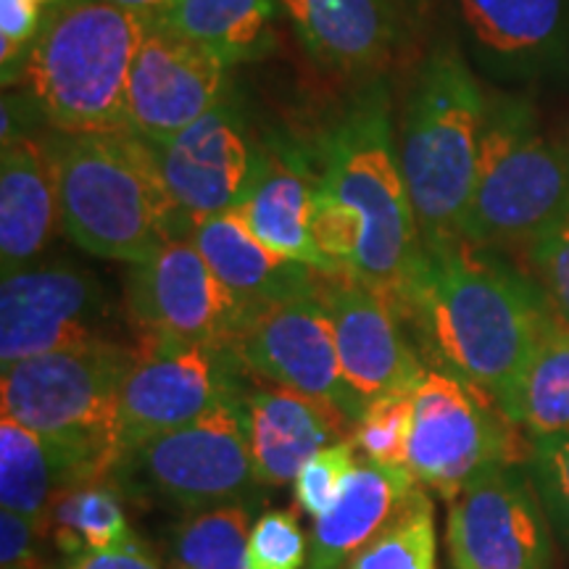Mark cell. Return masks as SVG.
Instances as JSON below:
<instances>
[{
  "label": "cell",
  "mask_w": 569,
  "mask_h": 569,
  "mask_svg": "<svg viewBox=\"0 0 569 569\" xmlns=\"http://www.w3.org/2000/svg\"><path fill=\"white\" fill-rule=\"evenodd\" d=\"M274 3L277 0H174L156 21L232 67L261 59L269 51Z\"/></svg>",
  "instance_id": "484cf974"
},
{
  "label": "cell",
  "mask_w": 569,
  "mask_h": 569,
  "mask_svg": "<svg viewBox=\"0 0 569 569\" xmlns=\"http://www.w3.org/2000/svg\"><path fill=\"white\" fill-rule=\"evenodd\" d=\"M132 361L134 346L119 340L17 361L3 367L0 407L59 446L84 482L106 480L122 459L119 393Z\"/></svg>",
  "instance_id": "8992f818"
},
{
  "label": "cell",
  "mask_w": 569,
  "mask_h": 569,
  "mask_svg": "<svg viewBox=\"0 0 569 569\" xmlns=\"http://www.w3.org/2000/svg\"><path fill=\"white\" fill-rule=\"evenodd\" d=\"M227 63L163 27L146 21L127 88L130 132L161 146L227 98Z\"/></svg>",
  "instance_id": "9a60e30c"
},
{
  "label": "cell",
  "mask_w": 569,
  "mask_h": 569,
  "mask_svg": "<svg viewBox=\"0 0 569 569\" xmlns=\"http://www.w3.org/2000/svg\"><path fill=\"white\" fill-rule=\"evenodd\" d=\"M567 213L569 148L540 132L528 103L490 101L461 240L482 251L528 248Z\"/></svg>",
  "instance_id": "52a82bcc"
},
{
  "label": "cell",
  "mask_w": 569,
  "mask_h": 569,
  "mask_svg": "<svg viewBox=\"0 0 569 569\" xmlns=\"http://www.w3.org/2000/svg\"><path fill=\"white\" fill-rule=\"evenodd\" d=\"M528 472L551 528L569 549V430L532 443Z\"/></svg>",
  "instance_id": "836d02e7"
},
{
  "label": "cell",
  "mask_w": 569,
  "mask_h": 569,
  "mask_svg": "<svg viewBox=\"0 0 569 569\" xmlns=\"http://www.w3.org/2000/svg\"><path fill=\"white\" fill-rule=\"evenodd\" d=\"M319 190L361 219V246L346 274L401 309L425 246L382 98H369L330 138Z\"/></svg>",
  "instance_id": "5b68a950"
},
{
  "label": "cell",
  "mask_w": 569,
  "mask_h": 569,
  "mask_svg": "<svg viewBox=\"0 0 569 569\" xmlns=\"http://www.w3.org/2000/svg\"><path fill=\"white\" fill-rule=\"evenodd\" d=\"M525 261L549 309L569 325V213L525 248Z\"/></svg>",
  "instance_id": "e575fe53"
},
{
  "label": "cell",
  "mask_w": 569,
  "mask_h": 569,
  "mask_svg": "<svg viewBox=\"0 0 569 569\" xmlns=\"http://www.w3.org/2000/svg\"><path fill=\"white\" fill-rule=\"evenodd\" d=\"M38 6H48V3H56V0H34Z\"/></svg>",
  "instance_id": "60d3db41"
},
{
  "label": "cell",
  "mask_w": 569,
  "mask_h": 569,
  "mask_svg": "<svg viewBox=\"0 0 569 569\" xmlns=\"http://www.w3.org/2000/svg\"><path fill=\"white\" fill-rule=\"evenodd\" d=\"M46 538L34 519L0 511V569H46L40 559V540Z\"/></svg>",
  "instance_id": "74e56055"
},
{
  "label": "cell",
  "mask_w": 569,
  "mask_h": 569,
  "mask_svg": "<svg viewBox=\"0 0 569 569\" xmlns=\"http://www.w3.org/2000/svg\"><path fill=\"white\" fill-rule=\"evenodd\" d=\"M436 507L427 488L417 486L390 517V522L356 551L343 569H436Z\"/></svg>",
  "instance_id": "f546056e"
},
{
  "label": "cell",
  "mask_w": 569,
  "mask_h": 569,
  "mask_svg": "<svg viewBox=\"0 0 569 569\" xmlns=\"http://www.w3.org/2000/svg\"><path fill=\"white\" fill-rule=\"evenodd\" d=\"M253 509L243 503L188 511L167 532L172 569H248Z\"/></svg>",
  "instance_id": "f1b7e54d"
},
{
  "label": "cell",
  "mask_w": 569,
  "mask_h": 569,
  "mask_svg": "<svg viewBox=\"0 0 569 569\" xmlns=\"http://www.w3.org/2000/svg\"><path fill=\"white\" fill-rule=\"evenodd\" d=\"M106 3L119 6V9L134 13V17H140L142 21H156L167 13V9L174 0H106Z\"/></svg>",
  "instance_id": "ab89813d"
},
{
  "label": "cell",
  "mask_w": 569,
  "mask_h": 569,
  "mask_svg": "<svg viewBox=\"0 0 569 569\" xmlns=\"http://www.w3.org/2000/svg\"><path fill=\"white\" fill-rule=\"evenodd\" d=\"M356 457H359V448L353 446L351 438L338 440V443L315 453L301 467L293 482L298 507L315 519L336 507L340 493H343L348 475H351L356 465Z\"/></svg>",
  "instance_id": "d6a6232c"
},
{
  "label": "cell",
  "mask_w": 569,
  "mask_h": 569,
  "mask_svg": "<svg viewBox=\"0 0 569 569\" xmlns=\"http://www.w3.org/2000/svg\"><path fill=\"white\" fill-rule=\"evenodd\" d=\"M234 351L259 380L322 401L351 425L365 415L367 403L346 382L336 327L319 288L315 293L264 306L246 325Z\"/></svg>",
  "instance_id": "5bb4252c"
},
{
  "label": "cell",
  "mask_w": 569,
  "mask_h": 569,
  "mask_svg": "<svg viewBox=\"0 0 569 569\" xmlns=\"http://www.w3.org/2000/svg\"><path fill=\"white\" fill-rule=\"evenodd\" d=\"M51 538L63 557L84 551H109L138 536L127 522L122 490L111 478L67 488L51 511Z\"/></svg>",
  "instance_id": "83f0119b"
},
{
  "label": "cell",
  "mask_w": 569,
  "mask_h": 569,
  "mask_svg": "<svg viewBox=\"0 0 569 569\" xmlns=\"http://www.w3.org/2000/svg\"><path fill=\"white\" fill-rule=\"evenodd\" d=\"M109 325V296L88 269L69 261L27 267L0 284V367L113 343Z\"/></svg>",
  "instance_id": "7c38bea8"
},
{
  "label": "cell",
  "mask_w": 569,
  "mask_h": 569,
  "mask_svg": "<svg viewBox=\"0 0 569 569\" xmlns=\"http://www.w3.org/2000/svg\"><path fill=\"white\" fill-rule=\"evenodd\" d=\"M419 482L407 467H386L356 457L338 503L315 519L303 569H343L390 522Z\"/></svg>",
  "instance_id": "603a6c76"
},
{
  "label": "cell",
  "mask_w": 569,
  "mask_h": 569,
  "mask_svg": "<svg viewBox=\"0 0 569 569\" xmlns=\"http://www.w3.org/2000/svg\"><path fill=\"white\" fill-rule=\"evenodd\" d=\"M190 240L209 261L213 274L253 315H259L264 306L315 293L319 288V277H322L319 269L269 248L264 240L256 238L240 211H224L201 219L190 232Z\"/></svg>",
  "instance_id": "7402d4cb"
},
{
  "label": "cell",
  "mask_w": 569,
  "mask_h": 569,
  "mask_svg": "<svg viewBox=\"0 0 569 569\" xmlns=\"http://www.w3.org/2000/svg\"><path fill=\"white\" fill-rule=\"evenodd\" d=\"M551 522L528 465L496 467L448 501L453 569H551Z\"/></svg>",
  "instance_id": "4fadbf2b"
},
{
  "label": "cell",
  "mask_w": 569,
  "mask_h": 569,
  "mask_svg": "<svg viewBox=\"0 0 569 569\" xmlns=\"http://www.w3.org/2000/svg\"><path fill=\"white\" fill-rule=\"evenodd\" d=\"M425 365L493 396L507 407L553 311L528 274L467 240L425 246L407 301Z\"/></svg>",
  "instance_id": "6da1fadb"
},
{
  "label": "cell",
  "mask_w": 569,
  "mask_h": 569,
  "mask_svg": "<svg viewBox=\"0 0 569 569\" xmlns=\"http://www.w3.org/2000/svg\"><path fill=\"white\" fill-rule=\"evenodd\" d=\"M61 224L59 172L51 140L30 132L0 148V269L34 267Z\"/></svg>",
  "instance_id": "44dd1931"
},
{
  "label": "cell",
  "mask_w": 569,
  "mask_h": 569,
  "mask_svg": "<svg viewBox=\"0 0 569 569\" xmlns=\"http://www.w3.org/2000/svg\"><path fill=\"white\" fill-rule=\"evenodd\" d=\"M61 230L98 259L142 264L193 224L174 203L153 142L134 132L59 134Z\"/></svg>",
  "instance_id": "7a4b0ae2"
},
{
  "label": "cell",
  "mask_w": 569,
  "mask_h": 569,
  "mask_svg": "<svg viewBox=\"0 0 569 569\" xmlns=\"http://www.w3.org/2000/svg\"><path fill=\"white\" fill-rule=\"evenodd\" d=\"M490 101L457 46L438 48L409 96L398 156L422 246L461 238Z\"/></svg>",
  "instance_id": "277c9868"
},
{
  "label": "cell",
  "mask_w": 569,
  "mask_h": 569,
  "mask_svg": "<svg viewBox=\"0 0 569 569\" xmlns=\"http://www.w3.org/2000/svg\"><path fill=\"white\" fill-rule=\"evenodd\" d=\"M319 296L336 327L340 367L353 393L365 403L388 393H415L430 367L409 343L388 298L346 272H322Z\"/></svg>",
  "instance_id": "e0dca14e"
},
{
  "label": "cell",
  "mask_w": 569,
  "mask_h": 569,
  "mask_svg": "<svg viewBox=\"0 0 569 569\" xmlns=\"http://www.w3.org/2000/svg\"><path fill=\"white\" fill-rule=\"evenodd\" d=\"M253 380L232 346L140 336L119 393L122 453L238 398Z\"/></svg>",
  "instance_id": "30bf717a"
},
{
  "label": "cell",
  "mask_w": 569,
  "mask_h": 569,
  "mask_svg": "<svg viewBox=\"0 0 569 569\" xmlns=\"http://www.w3.org/2000/svg\"><path fill=\"white\" fill-rule=\"evenodd\" d=\"M480 67L501 80H543L569 67V0H457Z\"/></svg>",
  "instance_id": "ac0fdd59"
},
{
  "label": "cell",
  "mask_w": 569,
  "mask_h": 569,
  "mask_svg": "<svg viewBox=\"0 0 569 569\" xmlns=\"http://www.w3.org/2000/svg\"><path fill=\"white\" fill-rule=\"evenodd\" d=\"M240 411L256 480L264 488L293 486L306 461L353 432V425L340 411L272 382H248L240 396Z\"/></svg>",
  "instance_id": "d6986e66"
},
{
  "label": "cell",
  "mask_w": 569,
  "mask_h": 569,
  "mask_svg": "<svg viewBox=\"0 0 569 569\" xmlns=\"http://www.w3.org/2000/svg\"><path fill=\"white\" fill-rule=\"evenodd\" d=\"M503 411L536 440L569 430V325L553 315Z\"/></svg>",
  "instance_id": "4316f807"
},
{
  "label": "cell",
  "mask_w": 569,
  "mask_h": 569,
  "mask_svg": "<svg viewBox=\"0 0 569 569\" xmlns=\"http://www.w3.org/2000/svg\"><path fill=\"white\" fill-rule=\"evenodd\" d=\"M303 48L327 69L365 74L390 61L409 30V0H277Z\"/></svg>",
  "instance_id": "ffe728a7"
},
{
  "label": "cell",
  "mask_w": 569,
  "mask_h": 569,
  "mask_svg": "<svg viewBox=\"0 0 569 569\" xmlns=\"http://www.w3.org/2000/svg\"><path fill=\"white\" fill-rule=\"evenodd\" d=\"M240 396L124 451L111 475L122 496L182 515L227 503L256 509L264 501V486L256 480Z\"/></svg>",
  "instance_id": "ba28073f"
},
{
  "label": "cell",
  "mask_w": 569,
  "mask_h": 569,
  "mask_svg": "<svg viewBox=\"0 0 569 569\" xmlns=\"http://www.w3.org/2000/svg\"><path fill=\"white\" fill-rule=\"evenodd\" d=\"M61 569H161L153 551L140 538L109 551H84L67 559Z\"/></svg>",
  "instance_id": "f35d334b"
},
{
  "label": "cell",
  "mask_w": 569,
  "mask_h": 569,
  "mask_svg": "<svg viewBox=\"0 0 569 569\" xmlns=\"http://www.w3.org/2000/svg\"><path fill=\"white\" fill-rule=\"evenodd\" d=\"M532 440L493 396L459 377L427 369L415 390L409 472L427 490L451 501L496 467L528 465Z\"/></svg>",
  "instance_id": "9c48e42d"
},
{
  "label": "cell",
  "mask_w": 569,
  "mask_h": 569,
  "mask_svg": "<svg viewBox=\"0 0 569 569\" xmlns=\"http://www.w3.org/2000/svg\"><path fill=\"white\" fill-rule=\"evenodd\" d=\"M67 453L13 417L0 419V507L34 519L51 538V511L67 488L82 486Z\"/></svg>",
  "instance_id": "d4e9b609"
},
{
  "label": "cell",
  "mask_w": 569,
  "mask_h": 569,
  "mask_svg": "<svg viewBox=\"0 0 569 569\" xmlns=\"http://www.w3.org/2000/svg\"><path fill=\"white\" fill-rule=\"evenodd\" d=\"M146 21L106 0H56L17 84L59 134L130 132L127 88Z\"/></svg>",
  "instance_id": "3957f363"
},
{
  "label": "cell",
  "mask_w": 569,
  "mask_h": 569,
  "mask_svg": "<svg viewBox=\"0 0 569 569\" xmlns=\"http://www.w3.org/2000/svg\"><path fill=\"white\" fill-rule=\"evenodd\" d=\"M40 24L42 13L34 0H0V69L6 84L17 80Z\"/></svg>",
  "instance_id": "8d00e7d4"
},
{
  "label": "cell",
  "mask_w": 569,
  "mask_h": 569,
  "mask_svg": "<svg viewBox=\"0 0 569 569\" xmlns=\"http://www.w3.org/2000/svg\"><path fill=\"white\" fill-rule=\"evenodd\" d=\"M415 422V393H388L367 403L353 425L351 440L361 457L386 467L409 469V438Z\"/></svg>",
  "instance_id": "4dcf8cb0"
},
{
  "label": "cell",
  "mask_w": 569,
  "mask_h": 569,
  "mask_svg": "<svg viewBox=\"0 0 569 569\" xmlns=\"http://www.w3.org/2000/svg\"><path fill=\"white\" fill-rule=\"evenodd\" d=\"M317 190L319 182L311 180L303 169L290 167L284 159L264 156V167L256 177L251 193L234 211L243 213L256 238L264 240L277 253L325 274H336L338 269L317 251L311 238Z\"/></svg>",
  "instance_id": "cb8c5ba5"
},
{
  "label": "cell",
  "mask_w": 569,
  "mask_h": 569,
  "mask_svg": "<svg viewBox=\"0 0 569 569\" xmlns=\"http://www.w3.org/2000/svg\"><path fill=\"white\" fill-rule=\"evenodd\" d=\"M248 569H303L309 538L290 509H269L253 522L246 553Z\"/></svg>",
  "instance_id": "1f68e13d"
},
{
  "label": "cell",
  "mask_w": 569,
  "mask_h": 569,
  "mask_svg": "<svg viewBox=\"0 0 569 569\" xmlns=\"http://www.w3.org/2000/svg\"><path fill=\"white\" fill-rule=\"evenodd\" d=\"M153 148L169 193L193 227L213 213L240 209L264 167V153L256 151L238 106L227 98Z\"/></svg>",
  "instance_id": "2e32d148"
},
{
  "label": "cell",
  "mask_w": 569,
  "mask_h": 569,
  "mask_svg": "<svg viewBox=\"0 0 569 569\" xmlns=\"http://www.w3.org/2000/svg\"><path fill=\"white\" fill-rule=\"evenodd\" d=\"M311 238L317 251L330 261L338 272H348L361 246V219L338 198L317 190L315 217H311Z\"/></svg>",
  "instance_id": "d590c367"
},
{
  "label": "cell",
  "mask_w": 569,
  "mask_h": 569,
  "mask_svg": "<svg viewBox=\"0 0 569 569\" xmlns=\"http://www.w3.org/2000/svg\"><path fill=\"white\" fill-rule=\"evenodd\" d=\"M124 309L140 336L232 348L256 317L213 274L190 238H177L142 264H130Z\"/></svg>",
  "instance_id": "8fae6325"
}]
</instances>
